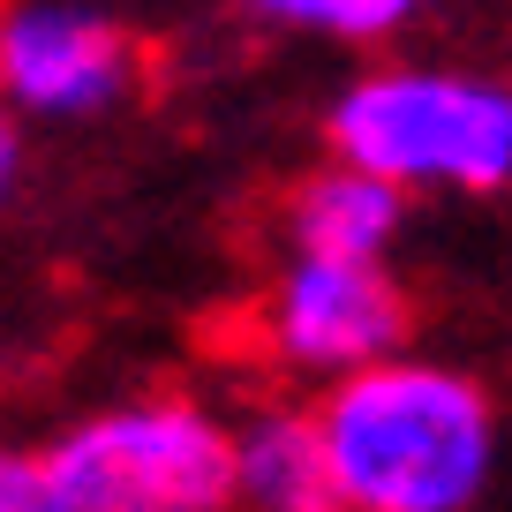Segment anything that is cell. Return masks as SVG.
Returning <instances> with one entry per match:
<instances>
[{
	"mask_svg": "<svg viewBox=\"0 0 512 512\" xmlns=\"http://www.w3.org/2000/svg\"><path fill=\"white\" fill-rule=\"evenodd\" d=\"M317 437L347 512H490L505 475L497 400L407 347L324 384Z\"/></svg>",
	"mask_w": 512,
	"mask_h": 512,
	"instance_id": "obj_1",
	"label": "cell"
},
{
	"mask_svg": "<svg viewBox=\"0 0 512 512\" xmlns=\"http://www.w3.org/2000/svg\"><path fill=\"white\" fill-rule=\"evenodd\" d=\"M332 151L392 189H467L512 181V91L467 68H369L332 106Z\"/></svg>",
	"mask_w": 512,
	"mask_h": 512,
	"instance_id": "obj_2",
	"label": "cell"
},
{
	"mask_svg": "<svg viewBox=\"0 0 512 512\" xmlns=\"http://www.w3.org/2000/svg\"><path fill=\"white\" fill-rule=\"evenodd\" d=\"M46 467L76 512H234V422L174 392L83 415Z\"/></svg>",
	"mask_w": 512,
	"mask_h": 512,
	"instance_id": "obj_3",
	"label": "cell"
},
{
	"mask_svg": "<svg viewBox=\"0 0 512 512\" xmlns=\"http://www.w3.org/2000/svg\"><path fill=\"white\" fill-rule=\"evenodd\" d=\"M264 339L302 377H347L407 347V294L384 256H302L264 294Z\"/></svg>",
	"mask_w": 512,
	"mask_h": 512,
	"instance_id": "obj_4",
	"label": "cell"
},
{
	"mask_svg": "<svg viewBox=\"0 0 512 512\" xmlns=\"http://www.w3.org/2000/svg\"><path fill=\"white\" fill-rule=\"evenodd\" d=\"M136 53L98 8L76 0H16L0 16V106L16 121H91L121 106Z\"/></svg>",
	"mask_w": 512,
	"mask_h": 512,
	"instance_id": "obj_5",
	"label": "cell"
},
{
	"mask_svg": "<svg viewBox=\"0 0 512 512\" xmlns=\"http://www.w3.org/2000/svg\"><path fill=\"white\" fill-rule=\"evenodd\" d=\"M234 512H347L317 415L256 407L249 422H234Z\"/></svg>",
	"mask_w": 512,
	"mask_h": 512,
	"instance_id": "obj_6",
	"label": "cell"
},
{
	"mask_svg": "<svg viewBox=\"0 0 512 512\" xmlns=\"http://www.w3.org/2000/svg\"><path fill=\"white\" fill-rule=\"evenodd\" d=\"M400 226H407V189L347 159L309 174L287 204V241L302 256H384L400 241Z\"/></svg>",
	"mask_w": 512,
	"mask_h": 512,
	"instance_id": "obj_7",
	"label": "cell"
},
{
	"mask_svg": "<svg viewBox=\"0 0 512 512\" xmlns=\"http://www.w3.org/2000/svg\"><path fill=\"white\" fill-rule=\"evenodd\" d=\"M264 23H287L309 38H339V46H369V38H392L422 0H241Z\"/></svg>",
	"mask_w": 512,
	"mask_h": 512,
	"instance_id": "obj_8",
	"label": "cell"
},
{
	"mask_svg": "<svg viewBox=\"0 0 512 512\" xmlns=\"http://www.w3.org/2000/svg\"><path fill=\"white\" fill-rule=\"evenodd\" d=\"M0 512H76L46 452H8L0 445Z\"/></svg>",
	"mask_w": 512,
	"mask_h": 512,
	"instance_id": "obj_9",
	"label": "cell"
},
{
	"mask_svg": "<svg viewBox=\"0 0 512 512\" xmlns=\"http://www.w3.org/2000/svg\"><path fill=\"white\" fill-rule=\"evenodd\" d=\"M16 166H23V136H16V113L0 106V196L16 189Z\"/></svg>",
	"mask_w": 512,
	"mask_h": 512,
	"instance_id": "obj_10",
	"label": "cell"
},
{
	"mask_svg": "<svg viewBox=\"0 0 512 512\" xmlns=\"http://www.w3.org/2000/svg\"><path fill=\"white\" fill-rule=\"evenodd\" d=\"M497 490H512V445H505V475H497Z\"/></svg>",
	"mask_w": 512,
	"mask_h": 512,
	"instance_id": "obj_11",
	"label": "cell"
}]
</instances>
